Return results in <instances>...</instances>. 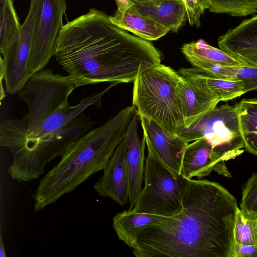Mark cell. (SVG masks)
Wrapping results in <instances>:
<instances>
[{"mask_svg": "<svg viewBox=\"0 0 257 257\" xmlns=\"http://www.w3.org/2000/svg\"><path fill=\"white\" fill-rule=\"evenodd\" d=\"M239 209L218 183L187 179L181 210L142 229L133 252L137 257H232Z\"/></svg>", "mask_w": 257, "mask_h": 257, "instance_id": "cell-1", "label": "cell"}, {"mask_svg": "<svg viewBox=\"0 0 257 257\" xmlns=\"http://www.w3.org/2000/svg\"><path fill=\"white\" fill-rule=\"evenodd\" d=\"M54 56L75 87L132 82L161 62L160 52L150 42L127 32L94 8L63 26Z\"/></svg>", "mask_w": 257, "mask_h": 257, "instance_id": "cell-2", "label": "cell"}, {"mask_svg": "<svg viewBox=\"0 0 257 257\" xmlns=\"http://www.w3.org/2000/svg\"><path fill=\"white\" fill-rule=\"evenodd\" d=\"M135 112L134 107L128 106L76 141L40 180L34 196V211L55 202L91 176L103 170L126 136Z\"/></svg>", "mask_w": 257, "mask_h": 257, "instance_id": "cell-3", "label": "cell"}, {"mask_svg": "<svg viewBox=\"0 0 257 257\" xmlns=\"http://www.w3.org/2000/svg\"><path fill=\"white\" fill-rule=\"evenodd\" d=\"M110 85L102 91L83 98L71 106L68 96L75 86L68 76L43 69L30 75L18 96L27 104L29 111L27 130L23 125L15 127L11 133V147L14 151L30 148L62 130L88 107L101 105V99Z\"/></svg>", "mask_w": 257, "mask_h": 257, "instance_id": "cell-4", "label": "cell"}, {"mask_svg": "<svg viewBox=\"0 0 257 257\" xmlns=\"http://www.w3.org/2000/svg\"><path fill=\"white\" fill-rule=\"evenodd\" d=\"M180 78L178 72L160 63L141 72L133 81L132 106L139 116L176 135L184 127L176 91Z\"/></svg>", "mask_w": 257, "mask_h": 257, "instance_id": "cell-5", "label": "cell"}, {"mask_svg": "<svg viewBox=\"0 0 257 257\" xmlns=\"http://www.w3.org/2000/svg\"><path fill=\"white\" fill-rule=\"evenodd\" d=\"M95 123L83 112L56 134L14 155L8 169L11 178L24 182L39 178L44 173L47 164L56 157H61Z\"/></svg>", "mask_w": 257, "mask_h": 257, "instance_id": "cell-6", "label": "cell"}, {"mask_svg": "<svg viewBox=\"0 0 257 257\" xmlns=\"http://www.w3.org/2000/svg\"><path fill=\"white\" fill-rule=\"evenodd\" d=\"M187 179L176 177L150 148L145 161V186L134 209L139 212L169 216L182 209V195Z\"/></svg>", "mask_w": 257, "mask_h": 257, "instance_id": "cell-7", "label": "cell"}, {"mask_svg": "<svg viewBox=\"0 0 257 257\" xmlns=\"http://www.w3.org/2000/svg\"><path fill=\"white\" fill-rule=\"evenodd\" d=\"M178 135L187 142L205 138L212 145L216 158L221 161L233 159L244 151L235 105L226 103L208 111Z\"/></svg>", "mask_w": 257, "mask_h": 257, "instance_id": "cell-8", "label": "cell"}, {"mask_svg": "<svg viewBox=\"0 0 257 257\" xmlns=\"http://www.w3.org/2000/svg\"><path fill=\"white\" fill-rule=\"evenodd\" d=\"M40 10V0H31L20 37L3 55V58L1 56L6 91L10 94L21 92L30 76L28 64Z\"/></svg>", "mask_w": 257, "mask_h": 257, "instance_id": "cell-9", "label": "cell"}, {"mask_svg": "<svg viewBox=\"0 0 257 257\" xmlns=\"http://www.w3.org/2000/svg\"><path fill=\"white\" fill-rule=\"evenodd\" d=\"M66 8V0H40V14L28 64L30 75L44 69L54 55Z\"/></svg>", "mask_w": 257, "mask_h": 257, "instance_id": "cell-10", "label": "cell"}, {"mask_svg": "<svg viewBox=\"0 0 257 257\" xmlns=\"http://www.w3.org/2000/svg\"><path fill=\"white\" fill-rule=\"evenodd\" d=\"M148 148L151 149L176 176H180L182 156L189 144L178 135L170 133L157 123L140 116Z\"/></svg>", "mask_w": 257, "mask_h": 257, "instance_id": "cell-11", "label": "cell"}, {"mask_svg": "<svg viewBox=\"0 0 257 257\" xmlns=\"http://www.w3.org/2000/svg\"><path fill=\"white\" fill-rule=\"evenodd\" d=\"M126 136L115 149L102 176L93 188L101 197H108L120 205L129 201L126 166Z\"/></svg>", "mask_w": 257, "mask_h": 257, "instance_id": "cell-12", "label": "cell"}, {"mask_svg": "<svg viewBox=\"0 0 257 257\" xmlns=\"http://www.w3.org/2000/svg\"><path fill=\"white\" fill-rule=\"evenodd\" d=\"M212 172L227 178L231 177L225 162L216 159L212 146L206 139H199L188 144L182 156L180 175L186 179H192L194 177L200 179Z\"/></svg>", "mask_w": 257, "mask_h": 257, "instance_id": "cell-13", "label": "cell"}, {"mask_svg": "<svg viewBox=\"0 0 257 257\" xmlns=\"http://www.w3.org/2000/svg\"><path fill=\"white\" fill-rule=\"evenodd\" d=\"M140 118L136 110L126 132V166L129 194L130 210L134 209L142 190L144 177L145 149L146 140L139 136V121Z\"/></svg>", "mask_w": 257, "mask_h": 257, "instance_id": "cell-14", "label": "cell"}, {"mask_svg": "<svg viewBox=\"0 0 257 257\" xmlns=\"http://www.w3.org/2000/svg\"><path fill=\"white\" fill-rule=\"evenodd\" d=\"M177 95L184 128H188L219 102L209 91L181 76Z\"/></svg>", "mask_w": 257, "mask_h": 257, "instance_id": "cell-15", "label": "cell"}, {"mask_svg": "<svg viewBox=\"0 0 257 257\" xmlns=\"http://www.w3.org/2000/svg\"><path fill=\"white\" fill-rule=\"evenodd\" d=\"M133 7L170 31L177 33L187 18L183 0H133Z\"/></svg>", "mask_w": 257, "mask_h": 257, "instance_id": "cell-16", "label": "cell"}, {"mask_svg": "<svg viewBox=\"0 0 257 257\" xmlns=\"http://www.w3.org/2000/svg\"><path fill=\"white\" fill-rule=\"evenodd\" d=\"M178 72L182 77L209 91L219 101L231 100L246 93L244 83L240 80L220 78L196 67L181 68Z\"/></svg>", "mask_w": 257, "mask_h": 257, "instance_id": "cell-17", "label": "cell"}, {"mask_svg": "<svg viewBox=\"0 0 257 257\" xmlns=\"http://www.w3.org/2000/svg\"><path fill=\"white\" fill-rule=\"evenodd\" d=\"M110 18L119 27L147 41L157 40L170 31L153 19L139 13L133 6L123 12L117 11Z\"/></svg>", "mask_w": 257, "mask_h": 257, "instance_id": "cell-18", "label": "cell"}, {"mask_svg": "<svg viewBox=\"0 0 257 257\" xmlns=\"http://www.w3.org/2000/svg\"><path fill=\"white\" fill-rule=\"evenodd\" d=\"M182 52L194 67L206 64H217L235 67L244 65L241 61L223 50L208 45L202 39L183 45Z\"/></svg>", "mask_w": 257, "mask_h": 257, "instance_id": "cell-19", "label": "cell"}, {"mask_svg": "<svg viewBox=\"0 0 257 257\" xmlns=\"http://www.w3.org/2000/svg\"><path fill=\"white\" fill-rule=\"evenodd\" d=\"M219 48L233 56L236 53L257 47V14L243 20L218 38Z\"/></svg>", "mask_w": 257, "mask_h": 257, "instance_id": "cell-20", "label": "cell"}, {"mask_svg": "<svg viewBox=\"0 0 257 257\" xmlns=\"http://www.w3.org/2000/svg\"><path fill=\"white\" fill-rule=\"evenodd\" d=\"M161 217L129 209L117 213L113 218L112 225L118 238L133 249L141 229Z\"/></svg>", "mask_w": 257, "mask_h": 257, "instance_id": "cell-21", "label": "cell"}, {"mask_svg": "<svg viewBox=\"0 0 257 257\" xmlns=\"http://www.w3.org/2000/svg\"><path fill=\"white\" fill-rule=\"evenodd\" d=\"M235 106L244 148L257 156V98L243 99Z\"/></svg>", "mask_w": 257, "mask_h": 257, "instance_id": "cell-22", "label": "cell"}, {"mask_svg": "<svg viewBox=\"0 0 257 257\" xmlns=\"http://www.w3.org/2000/svg\"><path fill=\"white\" fill-rule=\"evenodd\" d=\"M14 0H0V52L3 55L21 34Z\"/></svg>", "mask_w": 257, "mask_h": 257, "instance_id": "cell-23", "label": "cell"}, {"mask_svg": "<svg viewBox=\"0 0 257 257\" xmlns=\"http://www.w3.org/2000/svg\"><path fill=\"white\" fill-rule=\"evenodd\" d=\"M209 72L223 79L240 80L244 83L245 92L257 90V66L244 64L228 67L215 65L210 68Z\"/></svg>", "mask_w": 257, "mask_h": 257, "instance_id": "cell-24", "label": "cell"}, {"mask_svg": "<svg viewBox=\"0 0 257 257\" xmlns=\"http://www.w3.org/2000/svg\"><path fill=\"white\" fill-rule=\"evenodd\" d=\"M209 12L244 17L257 12V0H210Z\"/></svg>", "mask_w": 257, "mask_h": 257, "instance_id": "cell-25", "label": "cell"}, {"mask_svg": "<svg viewBox=\"0 0 257 257\" xmlns=\"http://www.w3.org/2000/svg\"><path fill=\"white\" fill-rule=\"evenodd\" d=\"M239 209L253 222L257 217V173L253 174L242 187Z\"/></svg>", "mask_w": 257, "mask_h": 257, "instance_id": "cell-26", "label": "cell"}, {"mask_svg": "<svg viewBox=\"0 0 257 257\" xmlns=\"http://www.w3.org/2000/svg\"><path fill=\"white\" fill-rule=\"evenodd\" d=\"M252 224L253 221L246 218L239 209L234 230V242L257 245V239Z\"/></svg>", "mask_w": 257, "mask_h": 257, "instance_id": "cell-27", "label": "cell"}, {"mask_svg": "<svg viewBox=\"0 0 257 257\" xmlns=\"http://www.w3.org/2000/svg\"><path fill=\"white\" fill-rule=\"evenodd\" d=\"M187 14V19L191 26L198 28L200 25V18L206 10H208L210 0H183Z\"/></svg>", "mask_w": 257, "mask_h": 257, "instance_id": "cell-28", "label": "cell"}, {"mask_svg": "<svg viewBox=\"0 0 257 257\" xmlns=\"http://www.w3.org/2000/svg\"><path fill=\"white\" fill-rule=\"evenodd\" d=\"M232 257H257V245L234 242Z\"/></svg>", "mask_w": 257, "mask_h": 257, "instance_id": "cell-29", "label": "cell"}, {"mask_svg": "<svg viewBox=\"0 0 257 257\" xmlns=\"http://www.w3.org/2000/svg\"><path fill=\"white\" fill-rule=\"evenodd\" d=\"M232 56L245 65L257 66V47L239 52Z\"/></svg>", "mask_w": 257, "mask_h": 257, "instance_id": "cell-30", "label": "cell"}, {"mask_svg": "<svg viewBox=\"0 0 257 257\" xmlns=\"http://www.w3.org/2000/svg\"><path fill=\"white\" fill-rule=\"evenodd\" d=\"M117 11L123 12L134 5L133 0H115Z\"/></svg>", "mask_w": 257, "mask_h": 257, "instance_id": "cell-31", "label": "cell"}, {"mask_svg": "<svg viewBox=\"0 0 257 257\" xmlns=\"http://www.w3.org/2000/svg\"><path fill=\"white\" fill-rule=\"evenodd\" d=\"M0 253H1V257H5L6 255V252L5 249V247L4 245V243L3 241L2 236H1V241H0Z\"/></svg>", "mask_w": 257, "mask_h": 257, "instance_id": "cell-32", "label": "cell"}, {"mask_svg": "<svg viewBox=\"0 0 257 257\" xmlns=\"http://www.w3.org/2000/svg\"><path fill=\"white\" fill-rule=\"evenodd\" d=\"M253 230L257 239V217L255 218V219L253 222L252 224Z\"/></svg>", "mask_w": 257, "mask_h": 257, "instance_id": "cell-33", "label": "cell"}]
</instances>
